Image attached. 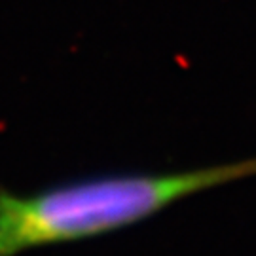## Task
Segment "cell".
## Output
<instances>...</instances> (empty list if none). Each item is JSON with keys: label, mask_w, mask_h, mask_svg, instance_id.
<instances>
[{"label": "cell", "mask_w": 256, "mask_h": 256, "mask_svg": "<svg viewBox=\"0 0 256 256\" xmlns=\"http://www.w3.org/2000/svg\"><path fill=\"white\" fill-rule=\"evenodd\" d=\"M256 174V158L178 173L97 174L32 194L0 188V256L129 228L171 203Z\"/></svg>", "instance_id": "cell-1"}]
</instances>
